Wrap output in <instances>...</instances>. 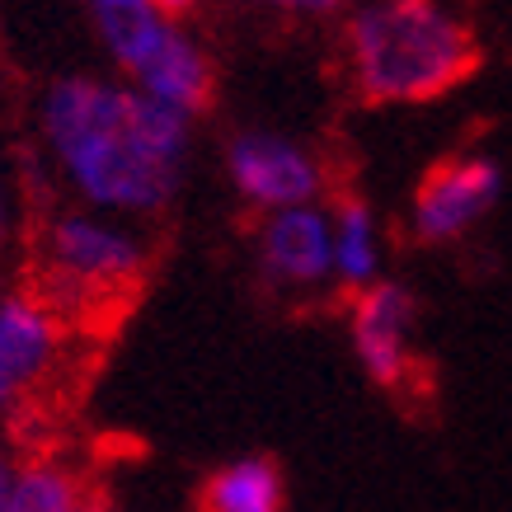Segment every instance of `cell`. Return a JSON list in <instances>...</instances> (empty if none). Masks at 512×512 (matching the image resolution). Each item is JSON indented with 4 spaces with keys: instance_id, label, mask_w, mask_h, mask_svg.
Segmentation results:
<instances>
[{
    "instance_id": "cell-1",
    "label": "cell",
    "mask_w": 512,
    "mask_h": 512,
    "mask_svg": "<svg viewBox=\"0 0 512 512\" xmlns=\"http://www.w3.org/2000/svg\"><path fill=\"white\" fill-rule=\"evenodd\" d=\"M47 156L90 212L156 217L179 198L193 123L104 76H62L43 94Z\"/></svg>"
},
{
    "instance_id": "cell-2",
    "label": "cell",
    "mask_w": 512,
    "mask_h": 512,
    "mask_svg": "<svg viewBox=\"0 0 512 512\" xmlns=\"http://www.w3.org/2000/svg\"><path fill=\"white\" fill-rule=\"evenodd\" d=\"M484 47L447 0H362L343 24V66L362 104H433L466 85Z\"/></svg>"
},
{
    "instance_id": "cell-3",
    "label": "cell",
    "mask_w": 512,
    "mask_h": 512,
    "mask_svg": "<svg viewBox=\"0 0 512 512\" xmlns=\"http://www.w3.org/2000/svg\"><path fill=\"white\" fill-rule=\"evenodd\" d=\"M38 259L52 301H113L132 292L151 264L146 240L104 212H57L43 226Z\"/></svg>"
},
{
    "instance_id": "cell-4",
    "label": "cell",
    "mask_w": 512,
    "mask_h": 512,
    "mask_svg": "<svg viewBox=\"0 0 512 512\" xmlns=\"http://www.w3.org/2000/svg\"><path fill=\"white\" fill-rule=\"evenodd\" d=\"M226 174L231 188L240 193L245 207L282 212V207H306L320 202L325 193V165L306 141L268 132V127H249L226 141Z\"/></svg>"
},
{
    "instance_id": "cell-5",
    "label": "cell",
    "mask_w": 512,
    "mask_h": 512,
    "mask_svg": "<svg viewBox=\"0 0 512 512\" xmlns=\"http://www.w3.org/2000/svg\"><path fill=\"white\" fill-rule=\"evenodd\" d=\"M503 193V170L494 156H447L423 170L414 202H409V231L419 245H451L494 212Z\"/></svg>"
},
{
    "instance_id": "cell-6",
    "label": "cell",
    "mask_w": 512,
    "mask_h": 512,
    "mask_svg": "<svg viewBox=\"0 0 512 512\" xmlns=\"http://www.w3.org/2000/svg\"><path fill=\"white\" fill-rule=\"evenodd\" d=\"M254 264L273 292L306 296L334 282V245H329V212L320 202L264 212L254 231Z\"/></svg>"
},
{
    "instance_id": "cell-7",
    "label": "cell",
    "mask_w": 512,
    "mask_h": 512,
    "mask_svg": "<svg viewBox=\"0 0 512 512\" xmlns=\"http://www.w3.org/2000/svg\"><path fill=\"white\" fill-rule=\"evenodd\" d=\"M414 320H419V301L404 282L376 278L372 287L353 292L348 339H353V353L372 386L400 390L414 376V348H409Z\"/></svg>"
},
{
    "instance_id": "cell-8",
    "label": "cell",
    "mask_w": 512,
    "mask_h": 512,
    "mask_svg": "<svg viewBox=\"0 0 512 512\" xmlns=\"http://www.w3.org/2000/svg\"><path fill=\"white\" fill-rule=\"evenodd\" d=\"M62 357V320L33 292L0 296V414Z\"/></svg>"
},
{
    "instance_id": "cell-9",
    "label": "cell",
    "mask_w": 512,
    "mask_h": 512,
    "mask_svg": "<svg viewBox=\"0 0 512 512\" xmlns=\"http://www.w3.org/2000/svg\"><path fill=\"white\" fill-rule=\"evenodd\" d=\"M132 90H141L146 99H156L165 109L184 113L188 123L198 118V113L212 109V99H217V66L207 57V47L184 29V24H170L165 38L151 47V57L127 76Z\"/></svg>"
},
{
    "instance_id": "cell-10",
    "label": "cell",
    "mask_w": 512,
    "mask_h": 512,
    "mask_svg": "<svg viewBox=\"0 0 512 512\" xmlns=\"http://www.w3.org/2000/svg\"><path fill=\"white\" fill-rule=\"evenodd\" d=\"M198 512H287V484L273 456H235L198 484Z\"/></svg>"
},
{
    "instance_id": "cell-11",
    "label": "cell",
    "mask_w": 512,
    "mask_h": 512,
    "mask_svg": "<svg viewBox=\"0 0 512 512\" xmlns=\"http://www.w3.org/2000/svg\"><path fill=\"white\" fill-rule=\"evenodd\" d=\"M329 245H334V282L343 292H362L381 278V231L367 198L343 193L329 212Z\"/></svg>"
},
{
    "instance_id": "cell-12",
    "label": "cell",
    "mask_w": 512,
    "mask_h": 512,
    "mask_svg": "<svg viewBox=\"0 0 512 512\" xmlns=\"http://www.w3.org/2000/svg\"><path fill=\"white\" fill-rule=\"evenodd\" d=\"M85 484L71 466L62 461H29L15 466L10 494H5V512H80L85 508Z\"/></svg>"
},
{
    "instance_id": "cell-13",
    "label": "cell",
    "mask_w": 512,
    "mask_h": 512,
    "mask_svg": "<svg viewBox=\"0 0 512 512\" xmlns=\"http://www.w3.org/2000/svg\"><path fill=\"white\" fill-rule=\"evenodd\" d=\"M254 5H268V10H287V15H334L353 0H254Z\"/></svg>"
},
{
    "instance_id": "cell-14",
    "label": "cell",
    "mask_w": 512,
    "mask_h": 512,
    "mask_svg": "<svg viewBox=\"0 0 512 512\" xmlns=\"http://www.w3.org/2000/svg\"><path fill=\"white\" fill-rule=\"evenodd\" d=\"M151 5H156L165 19H174V24H179L184 15H193V10H198L202 0H151Z\"/></svg>"
},
{
    "instance_id": "cell-15",
    "label": "cell",
    "mask_w": 512,
    "mask_h": 512,
    "mask_svg": "<svg viewBox=\"0 0 512 512\" xmlns=\"http://www.w3.org/2000/svg\"><path fill=\"white\" fill-rule=\"evenodd\" d=\"M10 184H5V174H0V249H5V240H10Z\"/></svg>"
},
{
    "instance_id": "cell-16",
    "label": "cell",
    "mask_w": 512,
    "mask_h": 512,
    "mask_svg": "<svg viewBox=\"0 0 512 512\" xmlns=\"http://www.w3.org/2000/svg\"><path fill=\"white\" fill-rule=\"evenodd\" d=\"M10 480H15V461H10V451L0 447V512H5V494H10Z\"/></svg>"
},
{
    "instance_id": "cell-17",
    "label": "cell",
    "mask_w": 512,
    "mask_h": 512,
    "mask_svg": "<svg viewBox=\"0 0 512 512\" xmlns=\"http://www.w3.org/2000/svg\"><path fill=\"white\" fill-rule=\"evenodd\" d=\"M80 512H123V508H118L113 498H85V508Z\"/></svg>"
}]
</instances>
